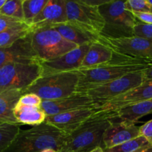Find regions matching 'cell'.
I'll return each instance as SVG.
<instances>
[{"label":"cell","mask_w":152,"mask_h":152,"mask_svg":"<svg viewBox=\"0 0 152 152\" xmlns=\"http://www.w3.org/2000/svg\"><path fill=\"white\" fill-rule=\"evenodd\" d=\"M115 111H98L86 123L68 135L57 152H88L102 147L104 133L117 120Z\"/></svg>","instance_id":"1"},{"label":"cell","mask_w":152,"mask_h":152,"mask_svg":"<svg viewBox=\"0 0 152 152\" xmlns=\"http://www.w3.org/2000/svg\"><path fill=\"white\" fill-rule=\"evenodd\" d=\"M97 42L113 52V58L107 64L152 66V41L138 37L111 39L99 35Z\"/></svg>","instance_id":"2"},{"label":"cell","mask_w":152,"mask_h":152,"mask_svg":"<svg viewBox=\"0 0 152 152\" xmlns=\"http://www.w3.org/2000/svg\"><path fill=\"white\" fill-rule=\"evenodd\" d=\"M68 135L45 122L28 130H20L4 152H40L48 148L58 151Z\"/></svg>","instance_id":"3"},{"label":"cell","mask_w":152,"mask_h":152,"mask_svg":"<svg viewBox=\"0 0 152 152\" xmlns=\"http://www.w3.org/2000/svg\"><path fill=\"white\" fill-rule=\"evenodd\" d=\"M79 71H68L40 77L24 91L34 94L42 101L57 100L71 96L77 92L80 81Z\"/></svg>","instance_id":"4"},{"label":"cell","mask_w":152,"mask_h":152,"mask_svg":"<svg viewBox=\"0 0 152 152\" xmlns=\"http://www.w3.org/2000/svg\"><path fill=\"white\" fill-rule=\"evenodd\" d=\"M99 10L105 20L101 36L111 39L134 37V28L137 19L127 9L126 1L108 0L99 6Z\"/></svg>","instance_id":"5"},{"label":"cell","mask_w":152,"mask_h":152,"mask_svg":"<svg viewBox=\"0 0 152 152\" xmlns=\"http://www.w3.org/2000/svg\"><path fill=\"white\" fill-rule=\"evenodd\" d=\"M31 45L40 62L53 60L79 47L75 43L65 39L51 27L32 31Z\"/></svg>","instance_id":"6"},{"label":"cell","mask_w":152,"mask_h":152,"mask_svg":"<svg viewBox=\"0 0 152 152\" xmlns=\"http://www.w3.org/2000/svg\"><path fill=\"white\" fill-rule=\"evenodd\" d=\"M40 61L13 62L0 68V93L26 90L41 77Z\"/></svg>","instance_id":"7"},{"label":"cell","mask_w":152,"mask_h":152,"mask_svg":"<svg viewBox=\"0 0 152 152\" xmlns=\"http://www.w3.org/2000/svg\"><path fill=\"white\" fill-rule=\"evenodd\" d=\"M147 66L122 65L105 64L90 69H80V81L77 92H86L93 88L109 83L126 74L135 71H143Z\"/></svg>","instance_id":"8"},{"label":"cell","mask_w":152,"mask_h":152,"mask_svg":"<svg viewBox=\"0 0 152 152\" xmlns=\"http://www.w3.org/2000/svg\"><path fill=\"white\" fill-rule=\"evenodd\" d=\"M143 71L129 73L117 80L93 88L86 93L99 107L102 104L140 86L145 81Z\"/></svg>","instance_id":"9"},{"label":"cell","mask_w":152,"mask_h":152,"mask_svg":"<svg viewBox=\"0 0 152 152\" xmlns=\"http://www.w3.org/2000/svg\"><path fill=\"white\" fill-rule=\"evenodd\" d=\"M68 22L80 27L85 31L100 35L105 26V20L98 7L88 5L83 0H65Z\"/></svg>","instance_id":"10"},{"label":"cell","mask_w":152,"mask_h":152,"mask_svg":"<svg viewBox=\"0 0 152 152\" xmlns=\"http://www.w3.org/2000/svg\"><path fill=\"white\" fill-rule=\"evenodd\" d=\"M92 43L83 45L65 54L49 61H42L41 77L68 71H78Z\"/></svg>","instance_id":"11"},{"label":"cell","mask_w":152,"mask_h":152,"mask_svg":"<svg viewBox=\"0 0 152 152\" xmlns=\"http://www.w3.org/2000/svg\"><path fill=\"white\" fill-rule=\"evenodd\" d=\"M41 108L47 116L62 114L74 110L87 108H99L86 92H76L71 96L57 100L42 101Z\"/></svg>","instance_id":"12"},{"label":"cell","mask_w":152,"mask_h":152,"mask_svg":"<svg viewBox=\"0 0 152 152\" xmlns=\"http://www.w3.org/2000/svg\"><path fill=\"white\" fill-rule=\"evenodd\" d=\"M97 112V108H87L47 116L45 123L70 134Z\"/></svg>","instance_id":"13"},{"label":"cell","mask_w":152,"mask_h":152,"mask_svg":"<svg viewBox=\"0 0 152 152\" xmlns=\"http://www.w3.org/2000/svg\"><path fill=\"white\" fill-rule=\"evenodd\" d=\"M141 136L140 127L135 123L126 121H114L104 133L102 148H113Z\"/></svg>","instance_id":"14"},{"label":"cell","mask_w":152,"mask_h":152,"mask_svg":"<svg viewBox=\"0 0 152 152\" xmlns=\"http://www.w3.org/2000/svg\"><path fill=\"white\" fill-rule=\"evenodd\" d=\"M152 99V80H145L138 87L120 95L97 108L98 111H117L123 107Z\"/></svg>","instance_id":"15"},{"label":"cell","mask_w":152,"mask_h":152,"mask_svg":"<svg viewBox=\"0 0 152 152\" xmlns=\"http://www.w3.org/2000/svg\"><path fill=\"white\" fill-rule=\"evenodd\" d=\"M31 33L11 45L0 48V68L13 62L39 60L32 48Z\"/></svg>","instance_id":"16"},{"label":"cell","mask_w":152,"mask_h":152,"mask_svg":"<svg viewBox=\"0 0 152 152\" xmlns=\"http://www.w3.org/2000/svg\"><path fill=\"white\" fill-rule=\"evenodd\" d=\"M68 22L65 0H48L39 14L34 19L30 26L34 31L45 27H53Z\"/></svg>","instance_id":"17"},{"label":"cell","mask_w":152,"mask_h":152,"mask_svg":"<svg viewBox=\"0 0 152 152\" xmlns=\"http://www.w3.org/2000/svg\"><path fill=\"white\" fill-rule=\"evenodd\" d=\"M51 28L57 31L65 39L75 43L78 46L88 43L96 42L99 37V35L88 32L80 27L69 22L58 24Z\"/></svg>","instance_id":"18"},{"label":"cell","mask_w":152,"mask_h":152,"mask_svg":"<svg viewBox=\"0 0 152 152\" xmlns=\"http://www.w3.org/2000/svg\"><path fill=\"white\" fill-rule=\"evenodd\" d=\"M112 58V50L102 43L96 42L91 45L80 69H90L105 65L111 62Z\"/></svg>","instance_id":"19"},{"label":"cell","mask_w":152,"mask_h":152,"mask_svg":"<svg viewBox=\"0 0 152 152\" xmlns=\"http://www.w3.org/2000/svg\"><path fill=\"white\" fill-rule=\"evenodd\" d=\"M13 115L18 123L37 126L45 123L47 115L41 107L29 106L16 103Z\"/></svg>","instance_id":"20"},{"label":"cell","mask_w":152,"mask_h":152,"mask_svg":"<svg viewBox=\"0 0 152 152\" xmlns=\"http://www.w3.org/2000/svg\"><path fill=\"white\" fill-rule=\"evenodd\" d=\"M114 111L117 120L135 123L141 117L152 114V99L127 105Z\"/></svg>","instance_id":"21"},{"label":"cell","mask_w":152,"mask_h":152,"mask_svg":"<svg viewBox=\"0 0 152 152\" xmlns=\"http://www.w3.org/2000/svg\"><path fill=\"white\" fill-rule=\"evenodd\" d=\"M23 91L12 90L0 93V121L4 123H18L13 115V109Z\"/></svg>","instance_id":"22"},{"label":"cell","mask_w":152,"mask_h":152,"mask_svg":"<svg viewBox=\"0 0 152 152\" xmlns=\"http://www.w3.org/2000/svg\"><path fill=\"white\" fill-rule=\"evenodd\" d=\"M32 32L31 28L25 23L13 27L0 33V48L11 45L20 39Z\"/></svg>","instance_id":"23"},{"label":"cell","mask_w":152,"mask_h":152,"mask_svg":"<svg viewBox=\"0 0 152 152\" xmlns=\"http://www.w3.org/2000/svg\"><path fill=\"white\" fill-rule=\"evenodd\" d=\"M48 0H23L24 22L28 26H31L33 21L43 10Z\"/></svg>","instance_id":"24"},{"label":"cell","mask_w":152,"mask_h":152,"mask_svg":"<svg viewBox=\"0 0 152 152\" xmlns=\"http://www.w3.org/2000/svg\"><path fill=\"white\" fill-rule=\"evenodd\" d=\"M19 123H5L0 125V152H4L20 132Z\"/></svg>","instance_id":"25"},{"label":"cell","mask_w":152,"mask_h":152,"mask_svg":"<svg viewBox=\"0 0 152 152\" xmlns=\"http://www.w3.org/2000/svg\"><path fill=\"white\" fill-rule=\"evenodd\" d=\"M151 142L143 136H140L135 139L124 142L108 149H104V152H134L142 147L151 145Z\"/></svg>","instance_id":"26"},{"label":"cell","mask_w":152,"mask_h":152,"mask_svg":"<svg viewBox=\"0 0 152 152\" xmlns=\"http://www.w3.org/2000/svg\"><path fill=\"white\" fill-rule=\"evenodd\" d=\"M22 1L23 0H8L7 1L4 6L0 9V15L16 18V19L24 22Z\"/></svg>","instance_id":"27"},{"label":"cell","mask_w":152,"mask_h":152,"mask_svg":"<svg viewBox=\"0 0 152 152\" xmlns=\"http://www.w3.org/2000/svg\"><path fill=\"white\" fill-rule=\"evenodd\" d=\"M127 9L132 12H145L152 13V5L148 0H128L126 1Z\"/></svg>","instance_id":"28"},{"label":"cell","mask_w":152,"mask_h":152,"mask_svg":"<svg viewBox=\"0 0 152 152\" xmlns=\"http://www.w3.org/2000/svg\"><path fill=\"white\" fill-rule=\"evenodd\" d=\"M134 34L135 37L152 41V25H147L137 21L134 28Z\"/></svg>","instance_id":"29"},{"label":"cell","mask_w":152,"mask_h":152,"mask_svg":"<svg viewBox=\"0 0 152 152\" xmlns=\"http://www.w3.org/2000/svg\"><path fill=\"white\" fill-rule=\"evenodd\" d=\"M42 102V99L34 94H25L22 95L18 101V103L29 106L40 107Z\"/></svg>","instance_id":"30"},{"label":"cell","mask_w":152,"mask_h":152,"mask_svg":"<svg viewBox=\"0 0 152 152\" xmlns=\"http://www.w3.org/2000/svg\"><path fill=\"white\" fill-rule=\"evenodd\" d=\"M22 23H25V22L16 18L0 15V33L13 27L22 25Z\"/></svg>","instance_id":"31"},{"label":"cell","mask_w":152,"mask_h":152,"mask_svg":"<svg viewBox=\"0 0 152 152\" xmlns=\"http://www.w3.org/2000/svg\"><path fill=\"white\" fill-rule=\"evenodd\" d=\"M140 132L141 136H143L152 143V120L140 126Z\"/></svg>","instance_id":"32"},{"label":"cell","mask_w":152,"mask_h":152,"mask_svg":"<svg viewBox=\"0 0 152 152\" xmlns=\"http://www.w3.org/2000/svg\"><path fill=\"white\" fill-rule=\"evenodd\" d=\"M137 21L147 25H152V13L145 12H132Z\"/></svg>","instance_id":"33"},{"label":"cell","mask_w":152,"mask_h":152,"mask_svg":"<svg viewBox=\"0 0 152 152\" xmlns=\"http://www.w3.org/2000/svg\"><path fill=\"white\" fill-rule=\"evenodd\" d=\"M108 0H83V1L88 5L93 6V7H98L105 4Z\"/></svg>","instance_id":"34"},{"label":"cell","mask_w":152,"mask_h":152,"mask_svg":"<svg viewBox=\"0 0 152 152\" xmlns=\"http://www.w3.org/2000/svg\"><path fill=\"white\" fill-rule=\"evenodd\" d=\"M143 74L145 80H152V66L146 68L145 70H144Z\"/></svg>","instance_id":"35"},{"label":"cell","mask_w":152,"mask_h":152,"mask_svg":"<svg viewBox=\"0 0 152 152\" xmlns=\"http://www.w3.org/2000/svg\"><path fill=\"white\" fill-rule=\"evenodd\" d=\"M134 152H152V144L147 146L142 147V148H140V149L137 150V151Z\"/></svg>","instance_id":"36"},{"label":"cell","mask_w":152,"mask_h":152,"mask_svg":"<svg viewBox=\"0 0 152 152\" xmlns=\"http://www.w3.org/2000/svg\"><path fill=\"white\" fill-rule=\"evenodd\" d=\"M88 152H104V150L102 147H97V148H94V150H92V151H88Z\"/></svg>","instance_id":"37"},{"label":"cell","mask_w":152,"mask_h":152,"mask_svg":"<svg viewBox=\"0 0 152 152\" xmlns=\"http://www.w3.org/2000/svg\"><path fill=\"white\" fill-rule=\"evenodd\" d=\"M40 152H57V151L55 149H53V148H48V149H45Z\"/></svg>","instance_id":"38"},{"label":"cell","mask_w":152,"mask_h":152,"mask_svg":"<svg viewBox=\"0 0 152 152\" xmlns=\"http://www.w3.org/2000/svg\"><path fill=\"white\" fill-rule=\"evenodd\" d=\"M7 0H0V9L4 6V4H5Z\"/></svg>","instance_id":"39"},{"label":"cell","mask_w":152,"mask_h":152,"mask_svg":"<svg viewBox=\"0 0 152 152\" xmlns=\"http://www.w3.org/2000/svg\"><path fill=\"white\" fill-rule=\"evenodd\" d=\"M148 1L149 2V4H151L152 5V0H148Z\"/></svg>","instance_id":"40"},{"label":"cell","mask_w":152,"mask_h":152,"mask_svg":"<svg viewBox=\"0 0 152 152\" xmlns=\"http://www.w3.org/2000/svg\"><path fill=\"white\" fill-rule=\"evenodd\" d=\"M3 123H4V122H2V121H0V125L3 124Z\"/></svg>","instance_id":"41"},{"label":"cell","mask_w":152,"mask_h":152,"mask_svg":"<svg viewBox=\"0 0 152 152\" xmlns=\"http://www.w3.org/2000/svg\"><path fill=\"white\" fill-rule=\"evenodd\" d=\"M71 152H77V151H71Z\"/></svg>","instance_id":"42"}]
</instances>
